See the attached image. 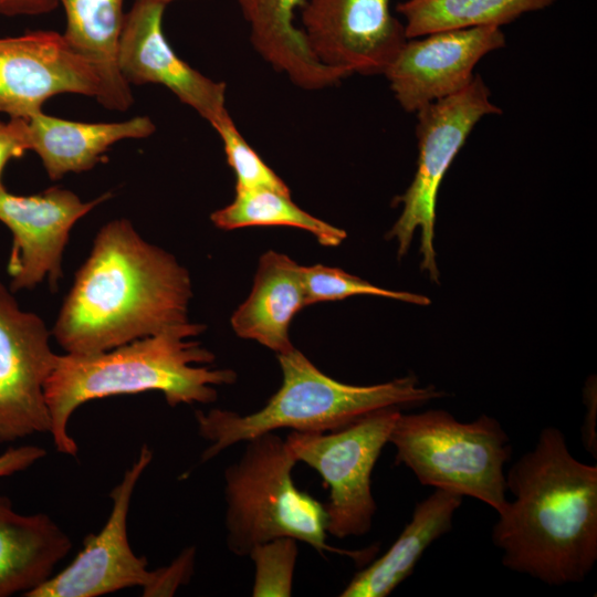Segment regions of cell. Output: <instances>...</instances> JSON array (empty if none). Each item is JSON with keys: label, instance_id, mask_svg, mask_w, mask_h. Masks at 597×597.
<instances>
[{"label": "cell", "instance_id": "cell-1", "mask_svg": "<svg viewBox=\"0 0 597 597\" xmlns=\"http://www.w3.org/2000/svg\"><path fill=\"white\" fill-rule=\"evenodd\" d=\"M188 271L147 242L127 219L95 235L77 270L52 334L70 354H95L188 321Z\"/></svg>", "mask_w": 597, "mask_h": 597}, {"label": "cell", "instance_id": "cell-2", "mask_svg": "<svg viewBox=\"0 0 597 597\" xmlns=\"http://www.w3.org/2000/svg\"><path fill=\"white\" fill-rule=\"evenodd\" d=\"M505 479L514 500L492 530L503 566L551 586L582 583L597 561V465L548 426Z\"/></svg>", "mask_w": 597, "mask_h": 597}, {"label": "cell", "instance_id": "cell-3", "mask_svg": "<svg viewBox=\"0 0 597 597\" xmlns=\"http://www.w3.org/2000/svg\"><path fill=\"white\" fill-rule=\"evenodd\" d=\"M205 328L187 321L105 352L57 355L44 386L55 449L77 455L69 421L90 400L159 391L170 407L213 402L214 387L233 384L237 374L208 366L214 355L193 339Z\"/></svg>", "mask_w": 597, "mask_h": 597}, {"label": "cell", "instance_id": "cell-4", "mask_svg": "<svg viewBox=\"0 0 597 597\" xmlns=\"http://www.w3.org/2000/svg\"><path fill=\"white\" fill-rule=\"evenodd\" d=\"M277 360L282 384L258 411H196L198 433L209 443L201 462L235 443L277 429L333 431L383 408L418 405L444 396L434 386L421 387L411 375L370 386L344 384L322 373L295 348L277 354Z\"/></svg>", "mask_w": 597, "mask_h": 597}, {"label": "cell", "instance_id": "cell-5", "mask_svg": "<svg viewBox=\"0 0 597 597\" xmlns=\"http://www.w3.org/2000/svg\"><path fill=\"white\" fill-rule=\"evenodd\" d=\"M245 442L241 458L224 470L227 545L238 556H248L262 543L292 537L320 554L337 553L365 564L377 546L349 551L327 544L324 504L296 488L292 471L297 460L285 440L272 432Z\"/></svg>", "mask_w": 597, "mask_h": 597}, {"label": "cell", "instance_id": "cell-6", "mask_svg": "<svg viewBox=\"0 0 597 597\" xmlns=\"http://www.w3.org/2000/svg\"><path fill=\"white\" fill-rule=\"evenodd\" d=\"M388 442L396 449L395 463L422 485L480 500L498 514L507 506L504 465L512 444L495 418L461 422L441 409L400 413Z\"/></svg>", "mask_w": 597, "mask_h": 597}, {"label": "cell", "instance_id": "cell-7", "mask_svg": "<svg viewBox=\"0 0 597 597\" xmlns=\"http://www.w3.org/2000/svg\"><path fill=\"white\" fill-rule=\"evenodd\" d=\"M478 74L460 92L433 102L417 114V170L406 192L397 198L402 212L387 238L398 242V255L409 249L415 230L421 228V269L433 282L439 280L433 249L436 202L439 186L470 133L481 118L501 114Z\"/></svg>", "mask_w": 597, "mask_h": 597}, {"label": "cell", "instance_id": "cell-8", "mask_svg": "<svg viewBox=\"0 0 597 597\" xmlns=\"http://www.w3.org/2000/svg\"><path fill=\"white\" fill-rule=\"evenodd\" d=\"M400 413L396 407L383 408L337 430H292L286 436L295 459L317 471L329 488L324 504L328 534L345 538L371 530L377 510L371 473Z\"/></svg>", "mask_w": 597, "mask_h": 597}, {"label": "cell", "instance_id": "cell-9", "mask_svg": "<svg viewBox=\"0 0 597 597\" xmlns=\"http://www.w3.org/2000/svg\"><path fill=\"white\" fill-rule=\"evenodd\" d=\"M50 331L0 282V443L50 433L44 386L57 354Z\"/></svg>", "mask_w": 597, "mask_h": 597}, {"label": "cell", "instance_id": "cell-10", "mask_svg": "<svg viewBox=\"0 0 597 597\" xmlns=\"http://www.w3.org/2000/svg\"><path fill=\"white\" fill-rule=\"evenodd\" d=\"M153 459L148 444H143L133 464L109 493L112 509L104 526L87 535L75 558L57 574L24 597H97L124 588L145 589L153 570L145 556L132 549L127 517L134 490Z\"/></svg>", "mask_w": 597, "mask_h": 597}, {"label": "cell", "instance_id": "cell-11", "mask_svg": "<svg viewBox=\"0 0 597 597\" xmlns=\"http://www.w3.org/2000/svg\"><path fill=\"white\" fill-rule=\"evenodd\" d=\"M391 0H305L302 31L315 56L349 75H383L407 40Z\"/></svg>", "mask_w": 597, "mask_h": 597}, {"label": "cell", "instance_id": "cell-12", "mask_svg": "<svg viewBox=\"0 0 597 597\" xmlns=\"http://www.w3.org/2000/svg\"><path fill=\"white\" fill-rule=\"evenodd\" d=\"M81 94L100 103L103 84L95 67L55 31L0 39V112L28 119L59 94Z\"/></svg>", "mask_w": 597, "mask_h": 597}, {"label": "cell", "instance_id": "cell-13", "mask_svg": "<svg viewBox=\"0 0 597 597\" xmlns=\"http://www.w3.org/2000/svg\"><path fill=\"white\" fill-rule=\"evenodd\" d=\"M109 197L107 192L83 201L60 187L31 196L13 195L1 188L0 221L12 234L7 265L11 292L31 290L44 279L56 285L72 227Z\"/></svg>", "mask_w": 597, "mask_h": 597}, {"label": "cell", "instance_id": "cell-14", "mask_svg": "<svg viewBox=\"0 0 597 597\" xmlns=\"http://www.w3.org/2000/svg\"><path fill=\"white\" fill-rule=\"evenodd\" d=\"M503 46L499 27L434 32L407 39L383 75L402 109L417 113L468 86L478 62Z\"/></svg>", "mask_w": 597, "mask_h": 597}, {"label": "cell", "instance_id": "cell-15", "mask_svg": "<svg viewBox=\"0 0 597 597\" xmlns=\"http://www.w3.org/2000/svg\"><path fill=\"white\" fill-rule=\"evenodd\" d=\"M166 6L135 0L125 14L118 42L117 64L129 84H159L195 109L212 127L230 117L226 84L201 74L168 43L163 31Z\"/></svg>", "mask_w": 597, "mask_h": 597}, {"label": "cell", "instance_id": "cell-16", "mask_svg": "<svg viewBox=\"0 0 597 597\" xmlns=\"http://www.w3.org/2000/svg\"><path fill=\"white\" fill-rule=\"evenodd\" d=\"M260 56L303 90H323L349 74L323 64L312 52L295 12L305 0H235Z\"/></svg>", "mask_w": 597, "mask_h": 597}, {"label": "cell", "instance_id": "cell-17", "mask_svg": "<svg viewBox=\"0 0 597 597\" xmlns=\"http://www.w3.org/2000/svg\"><path fill=\"white\" fill-rule=\"evenodd\" d=\"M306 305L302 265L268 251L260 258L251 293L233 313L231 325L238 336L283 354L294 348L290 325Z\"/></svg>", "mask_w": 597, "mask_h": 597}, {"label": "cell", "instance_id": "cell-18", "mask_svg": "<svg viewBox=\"0 0 597 597\" xmlns=\"http://www.w3.org/2000/svg\"><path fill=\"white\" fill-rule=\"evenodd\" d=\"M72 548L48 514H22L0 495V597L25 596L46 582Z\"/></svg>", "mask_w": 597, "mask_h": 597}, {"label": "cell", "instance_id": "cell-19", "mask_svg": "<svg viewBox=\"0 0 597 597\" xmlns=\"http://www.w3.org/2000/svg\"><path fill=\"white\" fill-rule=\"evenodd\" d=\"M156 126L148 116L123 122L82 123L45 115L28 118L29 147L40 157L48 176L92 169L115 143L150 136Z\"/></svg>", "mask_w": 597, "mask_h": 597}, {"label": "cell", "instance_id": "cell-20", "mask_svg": "<svg viewBox=\"0 0 597 597\" xmlns=\"http://www.w3.org/2000/svg\"><path fill=\"white\" fill-rule=\"evenodd\" d=\"M463 496L440 489L418 502L411 520L389 547L355 574L342 597H385L413 572L425 551L452 528Z\"/></svg>", "mask_w": 597, "mask_h": 597}, {"label": "cell", "instance_id": "cell-21", "mask_svg": "<svg viewBox=\"0 0 597 597\" xmlns=\"http://www.w3.org/2000/svg\"><path fill=\"white\" fill-rule=\"evenodd\" d=\"M66 25L69 45L97 71L104 90L100 104L125 112L133 104L130 85L117 64L118 42L125 14L124 0H57Z\"/></svg>", "mask_w": 597, "mask_h": 597}, {"label": "cell", "instance_id": "cell-22", "mask_svg": "<svg viewBox=\"0 0 597 597\" xmlns=\"http://www.w3.org/2000/svg\"><path fill=\"white\" fill-rule=\"evenodd\" d=\"M557 0H405L397 4L407 39L430 33L511 23Z\"/></svg>", "mask_w": 597, "mask_h": 597}, {"label": "cell", "instance_id": "cell-23", "mask_svg": "<svg viewBox=\"0 0 597 597\" xmlns=\"http://www.w3.org/2000/svg\"><path fill=\"white\" fill-rule=\"evenodd\" d=\"M220 229L286 226L311 232L324 247H337L346 232L301 209L291 195L270 189L235 190L233 200L210 216Z\"/></svg>", "mask_w": 597, "mask_h": 597}, {"label": "cell", "instance_id": "cell-24", "mask_svg": "<svg viewBox=\"0 0 597 597\" xmlns=\"http://www.w3.org/2000/svg\"><path fill=\"white\" fill-rule=\"evenodd\" d=\"M302 275L307 305L345 300L358 294L379 295L419 305L430 303L427 296L381 289L337 268L322 264L302 266Z\"/></svg>", "mask_w": 597, "mask_h": 597}, {"label": "cell", "instance_id": "cell-25", "mask_svg": "<svg viewBox=\"0 0 597 597\" xmlns=\"http://www.w3.org/2000/svg\"><path fill=\"white\" fill-rule=\"evenodd\" d=\"M292 537H277L254 546L249 557L254 563V597H289L297 546Z\"/></svg>", "mask_w": 597, "mask_h": 597}, {"label": "cell", "instance_id": "cell-26", "mask_svg": "<svg viewBox=\"0 0 597 597\" xmlns=\"http://www.w3.org/2000/svg\"><path fill=\"white\" fill-rule=\"evenodd\" d=\"M227 161L235 175V190L270 189L291 195L285 182L261 159L235 127L231 117L213 127Z\"/></svg>", "mask_w": 597, "mask_h": 597}, {"label": "cell", "instance_id": "cell-27", "mask_svg": "<svg viewBox=\"0 0 597 597\" xmlns=\"http://www.w3.org/2000/svg\"><path fill=\"white\" fill-rule=\"evenodd\" d=\"M195 548L185 549L169 566L153 570L150 584L143 596H171L179 586L187 584L192 575Z\"/></svg>", "mask_w": 597, "mask_h": 597}, {"label": "cell", "instance_id": "cell-28", "mask_svg": "<svg viewBox=\"0 0 597 597\" xmlns=\"http://www.w3.org/2000/svg\"><path fill=\"white\" fill-rule=\"evenodd\" d=\"M28 150H30L28 119L0 121V189L4 187L1 177L8 161L23 156Z\"/></svg>", "mask_w": 597, "mask_h": 597}, {"label": "cell", "instance_id": "cell-29", "mask_svg": "<svg viewBox=\"0 0 597 597\" xmlns=\"http://www.w3.org/2000/svg\"><path fill=\"white\" fill-rule=\"evenodd\" d=\"M46 455L39 446L11 447L0 454V478L27 470Z\"/></svg>", "mask_w": 597, "mask_h": 597}, {"label": "cell", "instance_id": "cell-30", "mask_svg": "<svg viewBox=\"0 0 597 597\" xmlns=\"http://www.w3.org/2000/svg\"><path fill=\"white\" fill-rule=\"evenodd\" d=\"M57 4V0H0V14L9 17L43 14L55 9Z\"/></svg>", "mask_w": 597, "mask_h": 597}, {"label": "cell", "instance_id": "cell-31", "mask_svg": "<svg viewBox=\"0 0 597 597\" xmlns=\"http://www.w3.org/2000/svg\"><path fill=\"white\" fill-rule=\"evenodd\" d=\"M587 411L584 417V422L582 426V443L585 447L586 451L597 458V433H596V416H597V405H596V395L593 387L588 388V392L585 397Z\"/></svg>", "mask_w": 597, "mask_h": 597}, {"label": "cell", "instance_id": "cell-32", "mask_svg": "<svg viewBox=\"0 0 597 597\" xmlns=\"http://www.w3.org/2000/svg\"><path fill=\"white\" fill-rule=\"evenodd\" d=\"M138 1L154 2V3H159V4H163V6H167L168 3L172 2V1H177V0H138Z\"/></svg>", "mask_w": 597, "mask_h": 597}]
</instances>
